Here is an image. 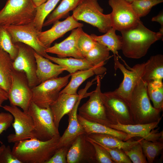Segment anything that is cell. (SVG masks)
I'll return each instance as SVG.
<instances>
[{
    "label": "cell",
    "mask_w": 163,
    "mask_h": 163,
    "mask_svg": "<svg viewBox=\"0 0 163 163\" xmlns=\"http://www.w3.org/2000/svg\"><path fill=\"white\" fill-rule=\"evenodd\" d=\"M120 32L123 54L127 58L135 59L144 56L151 45L163 35L149 29L141 21L135 26Z\"/></svg>",
    "instance_id": "6da1fadb"
},
{
    "label": "cell",
    "mask_w": 163,
    "mask_h": 163,
    "mask_svg": "<svg viewBox=\"0 0 163 163\" xmlns=\"http://www.w3.org/2000/svg\"><path fill=\"white\" fill-rule=\"evenodd\" d=\"M60 137L45 141L36 138L20 141L14 143L12 151L22 163H45L57 149Z\"/></svg>",
    "instance_id": "7a4b0ae2"
},
{
    "label": "cell",
    "mask_w": 163,
    "mask_h": 163,
    "mask_svg": "<svg viewBox=\"0 0 163 163\" xmlns=\"http://www.w3.org/2000/svg\"><path fill=\"white\" fill-rule=\"evenodd\" d=\"M147 84L141 78L132 93L129 105L134 124L161 120L160 112L151 105L147 91Z\"/></svg>",
    "instance_id": "3957f363"
},
{
    "label": "cell",
    "mask_w": 163,
    "mask_h": 163,
    "mask_svg": "<svg viewBox=\"0 0 163 163\" xmlns=\"http://www.w3.org/2000/svg\"><path fill=\"white\" fill-rule=\"evenodd\" d=\"M36 13L31 0H7L0 10V26L27 24L33 21Z\"/></svg>",
    "instance_id": "277c9868"
},
{
    "label": "cell",
    "mask_w": 163,
    "mask_h": 163,
    "mask_svg": "<svg viewBox=\"0 0 163 163\" xmlns=\"http://www.w3.org/2000/svg\"><path fill=\"white\" fill-rule=\"evenodd\" d=\"M103 12L97 0H83L73 11L72 15L77 21L89 24L105 33L112 27L110 14H105Z\"/></svg>",
    "instance_id": "5b68a950"
},
{
    "label": "cell",
    "mask_w": 163,
    "mask_h": 163,
    "mask_svg": "<svg viewBox=\"0 0 163 163\" xmlns=\"http://www.w3.org/2000/svg\"><path fill=\"white\" fill-rule=\"evenodd\" d=\"M27 112L33 120L35 138L45 141L60 137L50 107L41 108L31 101Z\"/></svg>",
    "instance_id": "8992f818"
},
{
    "label": "cell",
    "mask_w": 163,
    "mask_h": 163,
    "mask_svg": "<svg viewBox=\"0 0 163 163\" xmlns=\"http://www.w3.org/2000/svg\"><path fill=\"white\" fill-rule=\"evenodd\" d=\"M101 77L96 76L95 89L88 93L89 99L79 107V116L93 123L108 126L113 124L108 117L101 97Z\"/></svg>",
    "instance_id": "52a82bcc"
},
{
    "label": "cell",
    "mask_w": 163,
    "mask_h": 163,
    "mask_svg": "<svg viewBox=\"0 0 163 163\" xmlns=\"http://www.w3.org/2000/svg\"><path fill=\"white\" fill-rule=\"evenodd\" d=\"M71 74L42 82L32 88V101L42 108L49 107L58 97L60 91L69 82Z\"/></svg>",
    "instance_id": "ba28073f"
},
{
    "label": "cell",
    "mask_w": 163,
    "mask_h": 163,
    "mask_svg": "<svg viewBox=\"0 0 163 163\" xmlns=\"http://www.w3.org/2000/svg\"><path fill=\"white\" fill-rule=\"evenodd\" d=\"M11 82L8 93L10 105L19 107L27 112L32 101V88L25 73L14 69L11 73Z\"/></svg>",
    "instance_id": "9c48e42d"
},
{
    "label": "cell",
    "mask_w": 163,
    "mask_h": 163,
    "mask_svg": "<svg viewBox=\"0 0 163 163\" xmlns=\"http://www.w3.org/2000/svg\"><path fill=\"white\" fill-rule=\"evenodd\" d=\"M114 68L115 71L120 70L123 75V78L119 87L112 91L127 102L129 104L132 93L138 82L143 75L145 63L138 64L130 68L126 63V69L119 60L118 57L113 55Z\"/></svg>",
    "instance_id": "30bf717a"
},
{
    "label": "cell",
    "mask_w": 163,
    "mask_h": 163,
    "mask_svg": "<svg viewBox=\"0 0 163 163\" xmlns=\"http://www.w3.org/2000/svg\"><path fill=\"white\" fill-rule=\"evenodd\" d=\"M2 107L10 113L14 117L12 125L14 129L15 133L8 136L7 140L9 143H15L35 138L33 120L28 112L22 111L18 107L13 105H5Z\"/></svg>",
    "instance_id": "8fae6325"
},
{
    "label": "cell",
    "mask_w": 163,
    "mask_h": 163,
    "mask_svg": "<svg viewBox=\"0 0 163 163\" xmlns=\"http://www.w3.org/2000/svg\"><path fill=\"white\" fill-rule=\"evenodd\" d=\"M101 97L109 118L115 124H134L128 103L113 91L101 92Z\"/></svg>",
    "instance_id": "7c38bea8"
},
{
    "label": "cell",
    "mask_w": 163,
    "mask_h": 163,
    "mask_svg": "<svg viewBox=\"0 0 163 163\" xmlns=\"http://www.w3.org/2000/svg\"><path fill=\"white\" fill-rule=\"evenodd\" d=\"M3 27L9 34L14 43L20 42L26 44L44 57L48 55L45 51L47 48L38 39L39 31L36 29L33 21L24 25H9Z\"/></svg>",
    "instance_id": "4fadbf2b"
},
{
    "label": "cell",
    "mask_w": 163,
    "mask_h": 163,
    "mask_svg": "<svg viewBox=\"0 0 163 163\" xmlns=\"http://www.w3.org/2000/svg\"><path fill=\"white\" fill-rule=\"evenodd\" d=\"M112 8L110 13L112 27L121 31L131 28L140 21L133 10L130 4L125 0H108Z\"/></svg>",
    "instance_id": "5bb4252c"
},
{
    "label": "cell",
    "mask_w": 163,
    "mask_h": 163,
    "mask_svg": "<svg viewBox=\"0 0 163 163\" xmlns=\"http://www.w3.org/2000/svg\"><path fill=\"white\" fill-rule=\"evenodd\" d=\"M18 48V55L13 61V68L25 73L30 87L32 88L39 84L36 75L37 63L35 51L24 43H15Z\"/></svg>",
    "instance_id": "9a60e30c"
},
{
    "label": "cell",
    "mask_w": 163,
    "mask_h": 163,
    "mask_svg": "<svg viewBox=\"0 0 163 163\" xmlns=\"http://www.w3.org/2000/svg\"><path fill=\"white\" fill-rule=\"evenodd\" d=\"M67 163H97L94 147L85 133L78 136L70 147Z\"/></svg>",
    "instance_id": "2e32d148"
},
{
    "label": "cell",
    "mask_w": 163,
    "mask_h": 163,
    "mask_svg": "<svg viewBox=\"0 0 163 163\" xmlns=\"http://www.w3.org/2000/svg\"><path fill=\"white\" fill-rule=\"evenodd\" d=\"M160 120L146 124H123L118 122L107 126L123 132L131 138L139 137L152 142H162L163 131L158 132L154 129L158 127Z\"/></svg>",
    "instance_id": "e0dca14e"
},
{
    "label": "cell",
    "mask_w": 163,
    "mask_h": 163,
    "mask_svg": "<svg viewBox=\"0 0 163 163\" xmlns=\"http://www.w3.org/2000/svg\"><path fill=\"white\" fill-rule=\"evenodd\" d=\"M83 26V24L78 22L72 15L63 21H56L49 30L39 31L38 38L43 45L47 48L50 46L53 41L62 37L67 32Z\"/></svg>",
    "instance_id": "ac0fdd59"
},
{
    "label": "cell",
    "mask_w": 163,
    "mask_h": 163,
    "mask_svg": "<svg viewBox=\"0 0 163 163\" xmlns=\"http://www.w3.org/2000/svg\"><path fill=\"white\" fill-rule=\"evenodd\" d=\"M83 30L82 27L72 30L70 35L63 41L47 48L46 53L56 54L60 58L72 57L77 59L85 58L78 46V40Z\"/></svg>",
    "instance_id": "d6986e66"
},
{
    "label": "cell",
    "mask_w": 163,
    "mask_h": 163,
    "mask_svg": "<svg viewBox=\"0 0 163 163\" xmlns=\"http://www.w3.org/2000/svg\"><path fill=\"white\" fill-rule=\"evenodd\" d=\"M86 91L84 89L80 91L81 96L72 109L67 114L69 117L68 126L62 136L60 137L58 148L63 146L70 147L76 138L85 133L82 126L77 118V110L81 101L87 96Z\"/></svg>",
    "instance_id": "ffe728a7"
},
{
    "label": "cell",
    "mask_w": 163,
    "mask_h": 163,
    "mask_svg": "<svg viewBox=\"0 0 163 163\" xmlns=\"http://www.w3.org/2000/svg\"><path fill=\"white\" fill-rule=\"evenodd\" d=\"M81 94L80 92L74 94L59 93L57 98L50 105V107L54 124L57 129L62 118L72 109Z\"/></svg>",
    "instance_id": "44dd1931"
},
{
    "label": "cell",
    "mask_w": 163,
    "mask_h": 163,
    "mask_svg": "<svg viewBox=\"0 0 163 163\" xmlns=\"http://www.w3.org/2000/svg\"><path fill=\"white\" fill-rule=\"evenodd\" d=\"M34 55L37 63L36 75L39 84L47 80L58 77L66 68L58 64L53 63L35 51Z\"/></svg>",
    "instance_id": "7402d4cb"
},
{
    "label": "cell",
    "mask_w": 163,
    "mask_h": 163,
    "mask_svg": "<svg viewBox=\"0 0 163 163\" xmlns=\"http://www.w3.org/2000/svg\"><path fill=\"white\" fill-rule=\"evenodd\" d=\"M141 79L147 84L153 82H162V55L158 54L152 56L145 63L144 72Z\"/></svg>",
    "instance_id": "603a6c76"
},
{
    "label": "cell",
    "mask_w": 163,
    "mask_h": 163,
    "mask_svg": "<svg viewBox=\"0 0 163 163\" xmlns=\"http://www.w3.org/2000/svg\"><path fill=\"white\" fill-rule=\"evenodd\" d=\"M104 74L96 66L88 69L76 71L71 74L70 82L59 93L77 94L78 88L86 80L94 75H99L101 78Z\"/></svg>",
    "instance_id": "cb8c5ba5"
},
{
    "label": "cell",
    "mask_w": 163,
    "mask_h": 163,
    "mask_svg": "<svg viewBox=\"0 0 163 163\" xmlns=\"http://www.w3.org/2000/svg\"><path fill=\"white\" fill-rule=\"evenodd\" d=\"M80 123L83 127L86 135L96 133L112 135L119 138L124 141L132 139L128 134L122 132L111 128L107 126L89 122L77 115Z\"/></svg>",
    "instance_id": "d4e9b609"
},
{
    "label": "cell",
    "mask_w": 163,
    "mask_h": 163,
    "mask_svg": "<svg viewBox=\"0 0 163 163\" xmlns=\"http://www.w3.org/2000/svg\"><path fill=\"white\" fill-rule=\"evenodd\" d=\"M90 139L110 148H118L123 151L129 150L133 146L140 142V138L136 140L131 139L124 141L110 135L96 133L86 135Z\"/></svg>",
    "instance_id": "484cf974"
},
{
    "label": "cell",
    "mask_w": 163,
    "mask_h": 163,
    "mask_svg": "<svg viewBox=\"0 0 163 163\" xmlns=\"http://www.w3.org/2000/svg\"><path fill=\"white\" fill-rule=\"evenodd\" d=\"M13 61L9 55L0 48V88L7 93L11 84Z\"/></svg>",
    "instance_id": "4316f807"
},
{
    "label": "cell",
    "mask_w": 163,
    "mask_h": 163,
    "mask_svg": "<svg viewBox=\"0 0 163 163\" xmlns=\"http://www.w3.org/2000/svg\"><path fill=\"white\" fill-rule=\"evenodd\" d=\"M116 31L114 28L112 27L102 35L97 36L94 34H92L90 35L96 42L107 47L113 53V55L117 56L123 60L118 52V50L121 49L122 37L116 34Z\"/></svg>",
    "instance_id": "83f0119b"
},
{
    "label": "cell",
    "mask_w": 163,
    "mask_h": 163,
    "mask_svg": "<svg viewBox=\"0 0 163 163\" xmlns=\"http://www.w3.org/2000/svg\"><path fill=\"white\" fill-rule=\"evenodd\" d=\"M110 51L107 47L97 42L85 58L93 66L97 67L105 74L106 71L104 67L105 62L111 57L110 56Z\"/></svg>",
    "instance_id": "f1b7e54d"
},
{
    "label": "cell",
    "mask_w": 163,
    "mask_h": 163,
    "mask_svg": "<svg viewBox=\"0 0 163 163\" xmlns=\"http://www.w3.org/2000/svg\"><path fill=\"white\" fill-rule=\"evenodd\" d=\"M83 0H62L58 7L47 17L43 27L48 26L64 18L74 10Z\"/></svg>",
    "instance_id": "f546056e"
},
{
    "label": "cell",
    "mask_w": 163,
    "mask_h": 163,
    "mask_svg": "<svg viewBox=\"0 0 163 163\" xmlns=\"http://www.w3.org/2000/svg\"><path fill=\"white\" fill-rule=\"evenodd\" d=\"M45 57L57 64L65 67L66 69V71L70 74L78 71L87 69L94 67L85 58H60L51 56L48 54Z\"/></svg>",
    "instance_id": "4dcf8cb0"
},
{
    "label": "cell",
    "mask_w": 163,
    "mask_h": 163,
    "mask_svg": "<svg viewBox=\"0 0 163 163\" xmlns=\"http://www.w3.org/2000/svg\"><path fill=\"white\" fill-rule=\"evenodd\" d=\"M60 0H47L36 7V13L33 22L36 29L41 31L46 18L53 10Z\"/></svg>",
    "instance_id": "1f68e13d"
},
{
    "label": "cell",
    "mask_w": 163,
    "mask_h": 163,
    "mask_svg": "<svg viewBox=\"0 0 163 163\" xmlns=\"http://www.w3.org/2000/svg\"><path fill=\"white\" fill-rule=\"evenodd\" d=\"M148 96L152 102L153 107L161 111L163 109V82H153L147 84Z\"/></svg>",
    "instance_id": "d6a6232c"
},
{
    "label": "cell",
    "mask_w": 163,
    "mask_h": 163,
    "mask_svg": "<svg viewBox=\"0 0 163 163\" xmlns=\"http://www.w3.org/2000/svg\"><path fill=\"white\" fill-rule=\"evenodd\" d=\"M140 142L148 162L153 163L163 150L162 142H152L140 138Z\"/></svg>",
    "instance_id": "836d02e7"
},
{
    "label": "cell",
    "mask_w": 163,
    "mask_h": 163,
    "mask_svg": "<svg viewBox=\"0 0 163 163\" xmlns=\"http://www.w3.org/2000/svg\"><path fill=\"white\" fill-rule=\"evenodd\" d=\"M0 48L7 53L14 61L18 53V48L12 41L11 37L3 26H0Z\"/></svg>",
    "instance_id": "e575fe53"
},
{
    "label": "cell",
    "mask_w": 163,
    "mask_h": 163,
    "mask_svg": "<svg viewBox=\"0 0 163 163\" xmlns=\"http://www.w3.org/2000/svg\"><path fill=\"white\" fill-rule=\"evenodd\" d=\"M163 2L158 0H136L130 5L136 15L140 18L146 15L153 7Z\"/></svg>",
    "instance_id": "d590c367"
},
{
    "label": "cell",
    "mask_w": 163,
    "mask_h": 163,
    "mask_svg": "<svg viewBox=\"0 0 163 163\" xmlns=\"http://www.w3.org/2000/svg\"><path fill=\"white\" fill-rule=\"evenodd\" d=\"M96 42L91 36L83 30L81 33L78 41V49L85 58L88 53L94 47Z\"/></svg>",
    "instance_id": "8d00e7d4"
},
{
    "label": "cell",
    "mask_w": 163,
    "mask_h": 163,
    "mask_svg": "<svg viewBox=\"0 0 163 163\" xmlns=\"http://www.w3.org/2000/svg\"><path fill=\"white\" fill-rule=\"evenodd\" d=\"M140 142L124 152L133 163H147Z\"/></svg>",
    "instance_id": "74e56055"
},
{
    "label": "cell",
    "mask_w": 163,
    "mask_h": 163,
    "mask_svg": "<svg viewBox=\"0 0 163 163\" xmlns=\"http://www.w3.org/2000/svg\"><path fill=\"white\" fill-rule=\"evenodd\" d=\"M91 139L106 150L110 154L115 163H132L129 157L122 150L118 148H109Z\"/></svg>",
    "instance_id": "f35d334b"
},
{
    "label": "cell",
    "mask_w": 163,
    "mask_h": 163,
    "mask_svg": "<svg viewBox=\"0 0 163 163\" xmlns=\"http://www.w3.org/2000/svg\"><path fill=\"white\" fill-rule=\"evenodd\" d=\"M87 138L94 147L95 158L97 163H115L106 150L88 137Z\"/></svg>",
    "instance_id": "ab89813d"
},
{
    "label": "cell",
    "mask_w": 163,
    "mask_h": 163,
    "mask_svg": "<svg viewBox=\"0 0 163 163\" xmlns=\"http://www.w3.org/2000/svg\"><path fill=\"white\" fill-rule=\"evenodd\" d=\"M70 147L63 146L58 148L53 156L45 163H67V155Z\"/></svg>",
    "instance_id": "60d3db41"
},
{
    "label": "cell",
    "mask_w": 163,
    "mask_h": 163,
    "mask_svg": "<svg viewBox=\"0 0 163 163\" xmlns=\"http://www.w3.org/2000/svg\"><path fill=\"white\" fill-rule=\"evenodd\" d=\"M0 163H22L13 154L9 145L6 146L0 154Z\"/></svg>",
    "instance_id": "b9f144b4"
},
{
    "label": "cell",
    "mask_w": 163,
    "mask_h": 163,
    "mask_svg": "<svg viewBox=\"0 0 163 163\" xmlns=\"http://www.w3.org/2000/svg\"><path fill=\"white\" fill-rule=\"evenodd\" d=\"M13 121V117L10 113H0V134L11 126ZM0 142L2 144L1 141Z\"/></svg>",
    "instance_id": "7bdbcfd3"
},
{
    "label": "cell",
    "mask_w": 163,
    "mask_h": 163,
    "mask_svg": "<svg viewBox=\"0 0 163 163\" xmlns=\"http://www.w3.org/2000/svg\"><path fill=\"white\" fill-rule=\"evenodd\" d=\"M152 21H156L158 22L161 25V27H163V12L161 11L156 16L153 17L152 19Z\"/></svg>",
    "instance_id": "ee69618b"
},
{
    "label": "cell",
    "mask_w": 163,
    "mask_h": 163,
    "mask_svg": "<svg viewBox=\"0 0 163 163\" xmlns=\"http://www.w3.org/2000/svg\"><path fill=\"white\" fill-rule=\"evenodd\" d=\"M35 6L37 7L46 2L47 0H31Z\"/></svg>",
    "instance_id": "f6af8a7d"
},
{
    "label": "cell",
    "mask_w": 163,
    "mask_h": 163,
    "mask_svg": "<svg viewBox=\"0 0 163 163\" xmlns=\"http://www.w3.org/2000/svg\"><path fill=\"white\" fill-rule=\"evenodd\" d=\"M0 95L4 97L7 100L8 99V93L0 88Z\"/></svg>",
    "instance_id": "bcb514c9"
},
{
    "label": "cell",
    "mask_w": 163,
    "mask_h": 163,
    "mask_svg": "<svg viewBox=\"0 0 163 163\" xmlns=\"http://www.w3.org/2000/svg\"><path fill=\"white\" fill-rule=\"evenodd\" d=\"M7 100V99L4 97L0 95V107H2V105L3 102Z\"/></svg>",
    "instance_id": "7dc6e473"
},
{
    "label": "cell",
    "mask_w": 163,
    "mask_h": 163,
    "mask_svg": "<svg viewBox=\"0 0 163 163\" xmlns=\"http://www.w3.org/2000/svg\"><path fill=\"white\" fill-rule=\"evenodd\" d=\"M6 147L5 145H2L1 146H0V154L2 152L4 149Z\"/></svg>",
    "instance_id": "c3c4849f"
},
{
    "label": "cell",
    "mask_w": 163,
    "mask_h": 163,
    "mask_svg": "<svg viewBox=\"0 0 163 163\" xmlns=\"http://www.w3.org/2000/svg\"><path fill=\"white\" fill-rule=\"evenodd\" d=\"M125 0L126 1V2H127L130 4L131 3H132L133 2L136 0Z\"/></svg>",
    "instance_id": "681fc988"
},
{
    "label": "cell",
    "mask_w": 163,
    "mask_h": 163,
    "mask_svg": "<svg viewBox=\"0 0 163 163\" xmlns=\"http://www.w3.org/2000/svg\"><path fill=\"white\" fill-rule=\"evenodd\" d=\"M159 0V1H163V0Z\"/></svg>",
    "instance_id": "f907efd6"
}]
</instances>
